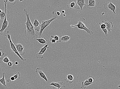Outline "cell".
<instances>
[{"label":"cell","mask_w":120,"mask_h":89,"mask_svg":"<svg viewBox=\"0 0 120 89\" xmlns=\"http://www.w3.org/2000/svg\"><path fill=\"white\" fill-rule=\"evenodd\" d=\"M23 11L27 18L26 22L25 23L26 26V29L24 31L25 36L28 40H32L37 36V35L35 33L33 25L30 21L29 13L26 8L24 9Z\"/></svg>","instance_id":"1"},{"label":"cell","mask_w":120,"mask_h":89,"mask_svg":"<svg viewBox=\"0 0 120 89\" xmlns=\"http://www.w3.org/2000/svg\"><path fill=\"white\" fill-rule=\"evenodd\" d=\"M52 18L50 20L45 21H42L41 24H40V29L39 32L38 33L37 35L38 36L39 38H41L42 37V34L44 30L53 21L56 20L58 17L56 15V12H52Z\"/></svg>","instance_id":"2"},{"label":"cell","mask_w":120,"mask_h":89,"mask_svg":"<svg viewBox=\"0 0 120 89\" xmlns=\"http://www.w3.org/2000/svg\"><path fill=\"white\" fill-rule=\"evenodd\" d=\"M8 2V0H5L4 1L5 15L1 28L0 29V35L3 34L4 32L6 31L5 30V29L9 27L10 26L9 22L7 20V18H9L10 16L9 11L6 9V6Z\"/></svg>","instance_id":"3"},{"label":"cell","mask_w":120,"mask_h":89,"mask_svg":"<svg viewBox=\"0 0 120 89\" xmlns=\"http://www.w3.org/2000/svg\"><path fill=\"white\" fill-rule=\"evenodd\" d=\"M77 22V24L74 26L71 25V27H77L79 29L84 30L87 32V34L90 35H92L94 34L93 32L90 29H88L86 26L85 25L86 20L85 19L82 18L78 20Z\"/></svg>","instance_id":"4"},{"label":"cell","mask_w":120,"mask_h":89,"mask_svg":"<svg viewBox=\"0 0 120 89\" xmlns=\"http://www.w3.org/2000/svg\"><path fill=\"white\" fill-rule=\"evenodd\" d=\"M6 32V35H5V37L7 38L9 40L10 44V49L11 51L14 52L15 54L17 55L20 58V60L24 62L26 60V59H24L22 58L21 55L19 54L18 53L16 47L14 44L12 42L11 37V34L9 31H5Z\"/></svg>","instance_id":"5"},{"label":"cell","mask_w":120,"mask_h":89,"mask_svg":"<svg viewBox=\"0 0 120 89\" xmlns=\"http://www.w3.org/2000/svg\"><path fill=\"white\" fill-rule=\"evenodd\" d=\"M69 9L73 10H79L80 8L77 3V0H69L66 5Z\"/></svg>","instance_id":"6"},{"label":"cell","mask_w":120,"mask_h":89,"mask_svg":"<svg viewBox=\"0 0 120 89\" xmlns=\"http://www.w3.org/2000/svg\"><path fill=\"white\" fill-rule=\"evenodd\" d=\"M49 44H47L42 48H41L40 49V51L36 55V57L37 59H43L44 58V53L46 50L47 49L49 48Z\"/></svg>","instance_id":"7"},{"label":"cell","mask_w":120,"mask_h":89,"mask_svg":"<svg viewBox=\"0 0 120 89\" xmlns=\"http://www.w3.org/2000/svg\"><path fill=\"white\" fill-rule=\"evenodd\" d=\"M104 9L107 10H111L112 12L115 15L116 13L115 11L116 9V7L115 5H114L111 2H109L108 3L105 4H104Z\"/></svg>","instance_id":"8"},{"label":"cell","mask_w":120,"mask_h":89,"mask_svg":"<svg viewBox=\"0 0 120 89\" xmlns=\"http://www.w3.org/2000/svg\"><path fill=\"white\" fill-rule=\"evenodd\" d=\"M65 84V82H52L50 83L49 85L56 88L58 89H62L63 88L66 87Z\"/></svg>","instance_id":"9"},{"label":"cell","mask_w":120,"mask_h":89,"mask_svg":"<svg viewBox=\"0 0 120 89\" xmlns=\"http://www.w3.org/2000/svg\"><path fill=\"white\" fill-rule=\"evenodd\" d=\"M102 23L105 24L106 26V29L108 30V33H111L113 27V25L112 22L107 20L102 21Z\"/></svg>","instance_id":"10"},{"label":"cell","mask_w":120,"mask_h":89,"mask_svg":"<svg viewBox=\"0 0 120 89\" xmlns=\"http://www.w3.org/2000/svg\"><path fill=\"white\" fill-rule=\"evenodd\" d=\"M14 44L18 53L21 56L25 54V52L24 51V48L21 44L20 43Z\"/></svg>","instance_id":"11"},{"label":"cell","mask_w":120,"mask_h":89,"mask_svg":"<svg viewBox=\"0 0 120 89\" xmlns=\"http://www.w3.org/2000/svg\"><path fill=\"white\" fill-rule=\"evenodd\" d=\"M35 72L36 73H38L41 78L45 80L47 82H48V79H47L45 74L41 70V67H38L36 68Z\"/></svg>","instance_id":"12"},{"label":"cell","mask_w":120,"mask_h":89,"mask_svg":"<svg viewBox=\"0 0 120 89\" xmlns=\"http://www.w3.org/2000/svg\"><path fill=\"white\" fill-rule=\"evenodd\" d=\"M88 0H77V3L81 10H82L83 7L88 5Z\"/></svg>","instance_id":"13"},{"label":"cell","mask_w":120,"mask_h":89,"mask_svg":"<svg viewBox=\"0 0 120 89\" xmlns=\"http://www.w3.org/2000/svg\"><path fill=\"white\" fill-rule=\"evenodd\" d=\"M89 4L86 6L96 7L98 6L99 3L98 1L95 0H89L88 1Z\"/></svg>","instance_id":"14"},{"label":"cell","mask_w":120,"mask_h":89,"mask_svg":"<svg viewBox=\"0 0 120 89\" xmlns=\"http://www.w3.org/2000/svg\"><path fill=\"white\" fill-rule=\"evenodd\" d=\"M64 80L66 83H69L70 84H72L74 81V76L71 74L68 75Z\"/></svg>","instance_id":"15"},{"label":"cell","mask_w":120,"mask_h":89,"mask_svg":"<svg viewBox=\"0 0 120 89\" xmlns=\"http://www.w3.org/2000/svg\"><path fill=\"white\" fill-rule=\"evenodd\" d=\"M71 38L68 36H60L59 40L57 42V43L63 42L66 43L69 41Z\"/></svg>","instance_id":"16"},{"label":"cell","mask_w":120,"mask_h":89,"mask_svg":"<svg viewBox=\"0 0 120 89\" xmlns=\"http://www.w3.org/2000/svg\"><path fill=\"white\" fill-rule=\"evenodd\" d=\"M33 25L35 30L37 31H39L40 24L37 19H35Z\"/></svg>","instance_id":"17"},{"label":"cell","mask_w":120,"mask_h":89,"mask_svg":"<svg viewBox=\"0 0 120 89\" xmlns=\"http://www.w3.org/2000/svg\"><path fill=\"white\" fill-rule=\"evenodd\" d=\"M93 83L89 82L87 80H86L82 82L81 86L80 88L81 89L83 88L85 89L87 86L93 84Z\"/></svg>","instance_id":"18"},{"label":"cell","mask_w":120,"mask_h":89,"mask_svg":"<svg viewBox=\"0 0 120 89\" xmlns=\"http://www.w3.org/2000/svg\"><path fill=\"white\" fill-rule=\"evenodd\" d=\"M1 12L0 13V21L2 22L3 20H4L5 13V8L3 7L1 9Z\"/></svg>","instance_id":"19"},{"label":"cell","mask_w":120,"mask_h":89,"mask_svg":"<svg viewBox=\"0 0 120 89\" xmlns=\"http://www.w3.org/2000/svg\"><path fill=\"white\" fill-rule=\"evenodd\" d=\"M36 40L39 43L41 44H45L47 42V40L45 37H44V38H41L39 39H36Z\"/></svg>","instance_id":"20"},{"label":"cell","mask_w":120,"mask_h":89,"mask_svg":"<svg viewBox=\"0 0 120 89\" xmlns=\"http://www.w3.org/2000/svg\"><path fill=\"white\" fill-rule=\"evenodd\" d=\"M5 73H3V76L2 78L0 79V82L3 86H6V82L5 79L4 75Z\"/></svg>","instance_id":"21"},{"label":"cell","mask_w":120,"mask_h":89,"mask_svg":"<svg viewBox=\"0 0 120 89\" xmlns=\"http://www.w3.org/2000/svg\"><path fill=\"white\" fill-rule=\"evenodd\" d=\"M13 76L15 77V80H19L21 79V75L19 72H18L17 73H15L14 75Z\"/></svg>","instance_id":"22"},{"label":"cell","mask_w":120,"mask_h":89,"mask_svg":"<svg viewBox=\"0 0 120 89\" xmlns=\"http://www.w3.org/2000/svg\"><path fill=\"white\" fill-rule=\"evenodd\" d=\"M90 83H94L95 81V79L92 76H89L87 80Z\"/></svg>","instance_id":"23"},{"label":"cell","mask_w":120,"mask_h":89,"mask_svg":"<svg viewBox=\"0 0 120 89\" xmlns=\"http://www.w3.org/2000/svg\"><path fill=\"white\" fill-rule=\"evenodd\" d=\"M0 59L2 60L3 62L5 63H8L10 62V60L9 58L7 56V55L4 58H1Z\"/></svg>","instance_id":"24"},{"label":"cell","mask_w":120,"mask_h":89,"mask_svg":"<svg viewBox=\"0 0 120 89\" xmlns=\"http://www.w3.org/2000/svg\"><path fill=\"white\" fill-rule=\"evenodd\" d=\"M15 80L14 77L13 76L11 77L10 78H8L7 80V81L8 82H9L11 81L13 82Z\"/></svg>","instance_id":"25"},{"label":"cell","mask_w":120,"mask_h":89,"mask_svg":"<svg viewBox=\"0 0 120 89\" xmlns=\"http://www.w3.org/2000/svg\"><path fill=\"white\" fill-rule=\"evenodd\" d=\"M8 1L11 5H14L16 4V1L15 0H8Z\"/></svg>","instance_id":"26"},{"label":"cell","mask_w":120,"mask_h":89,"mask_svg":"<svg viewBox=\"0 0 120 89\" xmlns=\"http://www.w3.org/2000/svg\"><path fill=\"white\" fill-rule=\"evenodd\" d=\"M54 37L52 35L51 36V38H50L49 40L52 43H55L56 42V41L54 39V38H53Z\"/></svg>","instance_id":"27"},{"label":"cell","mask_w":120,"mask_h":89,"mask_svg":"<svg viewBox=\"0 0 120 89\" xmlns=\"http://www.w3.org/2000/svg\"><path fill=\"white\" fill-rule=\"evenodd\" d=\"M99 24L100 25V27L101 29H104L106 28V26L105 24L101 23H99Z\"/></svg>","instance_id":"28"},{"label":"cell","mask_w":120,"mask_h":89,"mask_svg":"<svg viewBox=\"0 0 120 89\" xmlns=\"http://www.w3.org/2000/svg\"><path fill=\"white\" fill-rule=\"evenodd\" d=\"M102 31L104 32L105 34L106 37H107L108 36V31L107 29L106 28L104 29H101Z\"/></svg>","instance_id":"29"},{"label":"cell","mask_w":120,"mask_h":89,"mask_svg":"<svg viewBox=\"0 0 120 89\" xmlns=\"http://www.w3.org/2000/svg\"><path fill=\"white\" fill-rule=\"evenodd\" d=\"M60 36L59 35H55L54 37V39L57 42L59 40Z\"/></svg>","instance_id":"30"},{"label":"cell","mask_w":120,"mask_h":89,"mask_svg":"<svg viewBox=\"0 0 120 89\" xmlns=\"http://www.w3.org/2000/svg\"><path fill=\"white\" fill-rule=\"evenodd\" d=\"M13 62H9L7 63V65L9 67H11L13 65Z\"/></svg>","instance_id":"31"},{"label":"cell","mask_w":120,"mask_h":89,"mask_svg":"<svg viewBox=\"0 0 120 89\" xmlns=\"http://www.w3.org/2000/svg\"><path fill=\"white\" fill-rule=\"evenodd\" d=\"M2 49H1L0 48V59L3 56V54H2Z\"/></svg>","instance_id":"32"},{"label":"cell","mask_w":120,"mask_h":89,"mask_svg":"<svg viewBox=\"0 0 120 89\" xmlns=\"http://www.w3.org/2000/svg\"><path fill=\"white\" fill-rule=\"evenodd\" d=\"M56 15L58 16H60V12H56Z\"/></svg>","instance_id":"33"},{"label":"cell","mask_w":120,"mask_h":89,"mask_svg":"<svg viewBox=\"0 0 120 89\" xmlns=\"http://www.w3.org/2000/svg\"><path fill=\"white\" fill-rule=\"evenodd\" d=\"M51 89H58L57 88H56L55 87H53V86H52Z\"/></svg>","instance_id":"34"},{"label":"cell","mask_w":120,"mask_h":89,"mask_svg":"<svg viewBox=\"0 0 120 89\" xmlns=\"http://www.w3.org/2000/svg\"><path fill=\"white\" fill-rule=\"evenodd\" d=\"M62 12L63 13H64L65 12V11L64 10H63L62 11Z\"/></svg>","instance_id":"35"},{"label":"cell","mask_w":120,"mask_h":89,"mask_svg":"<svg viewBox=\"0 0 120 89\" xmlns=\"http://www.w3.org/2000/svg\"><path fill=\"white\" fill-rule=\"evenodd\" d=\"M15 64L16 65H18V63L17 62H16L15 63Z\"/></svg>","instance_id":"36"},{"label":"cell","mask_w":120,"mask_h":89,"mask_svg":"<svg viewBox=\"0 0 120 89\" xmlns=\"http://www.w3.org/2000/svg\"><path fill=\"white\" fill-rule=\"evenodd\" d=\"M63 15L64 16H66V15L65 14H64Z\"/></svg>","instance_id":"37"},{"label":"cell","mask_w":120,"mask_h":89,"mask_svg":"<svg viewBox=\"0 0 120 89\" xmlns=\"http://www.w3.org/2000/svg\"><path fill=\"white\" fill-rule=\"evenodd\" d=\"M1 12V9H0V12Z\"/></svg>","instance_id":"38"},{"label":"cell","mask_w":120,"mask_h":89,"mask_svg":"<svg viewBox=\"0 0 120 89\" xmlns=\"http://www.w3.org/2000/svg\"><path fill=\"white\" fill-rule=\"evenodd\" d=\"M22 1V2H23V1Z\"/></svg>","instance_id":"39"}]
</instances>
